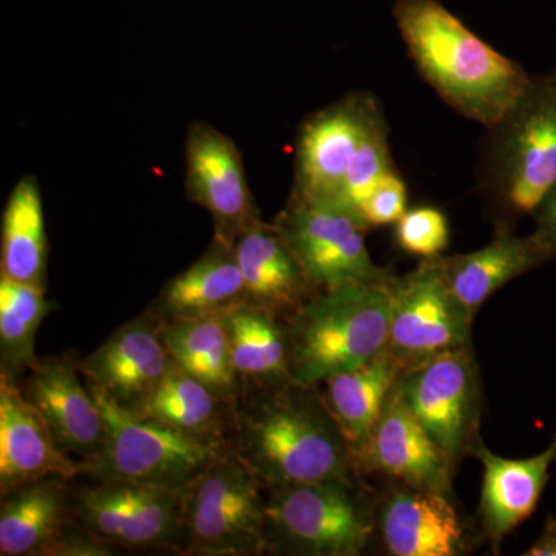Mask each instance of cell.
I'll return each instance as SVG.
<instances>
[{
    "label": "cell",
    "instance_id": "2e32d148",
    "mask_svg": "<svg viewBox=\"0 0 556 556\" xmlns=\"http://www.w3.org/2000/svg\"><path fill=\"white\" fill-rule=\"evenodd\" d=\"M353 463L357 475H386L402 485L445 495L452 489V464L402 401L397 383Z\"/></svg>",
    "mask_w": 556,
    "mask_h": 556
},
{
    "label": "cell",
    "instance_id": "7402d4cb",
    "mask_svg": "<svg viewBox=\"0 0 556 556\" xmlns=\"http://www.w3.org/2000/svg\"><path fill=\"white\" fill-rule=\"evenodd\" d=\"M555 255L533 233L521 237L508 225H497L484 248L468 254L439 257L442 273L457 300L471 314L515 278L552 262Z\"/></svg>",
    "mask_w": 556,
    "mask_h": 556
},
{
    "label": "cell",
    "instance_id": "44dd1931",
    "mask_svg": "<svg viewBox=\"0 0 556 556\" xmlns=\"http://www.w3.org/2000/svg\"><path fill=\"white\" fill-rule=\"evenodd\" d=\"M380 530L394 556H457L466 551V535L450 495L404 485L380 508Z\"/></svg>",
    "mask_w": 556,
    "mask_h": 556
},
{
    "label": "cell",
    "instance_id": "52a82bcc",
    "mask_svg": "<svg viewBox=\"0 0 556 556\" xmlns=\"http://www.w3.org/2000/svg\"><path fill=\"white\" fill-rule=\"evenodd\" d=\"M90 390L104 416L105 439L100 456L83 467L80 477L119 479L185 492L228 444L131 415L101 391Z\"/></svg>",
    "mask_w": 556,
    "mask_h": 556
},
{
    "label": "cell",
    "instance_id": "f546056e",
    "mask_svg": "<svg viewBox=\"0 0 556 556\" xmlns=\"http://www.w3.org/2000/svg\"><path fill=\"white\" fill-rule=\"evenodd\" d=\"M394 170L386 116L369 129L351 160L334 204L357 215L380 179ZM361 218V217H358Z\"/></svg>",
    "mask_w": 556,
    "mask_h": 556
},
{
    "label": "cell",
    "instance_id": "5bb4252c",
    "mask_svg": "<svg viewBox=\"0 0 556 556\" xmlns=\"http://www.w3.org/2000/svg\"><path fill=\"white\" fill-rule=\"evenodd\" d=\"M22 396L38 409L58 447L80 467L100 456L105 422L100 404L73 353L39 357L38 365L17 380Z\"/></svg>",
    "mask_w": 556,
    "mask_h": 556
},
{
    "label": "cell",
    "instance_id": "ac0fdd59",
    "mask_svg": "<svg viewBox=\"0 0 556 556\" xmlns=\"http://www.w3.org/2000/svg\"><path fill=\"white\" fill-rule=\"evenodd\" d=\"M471 452L484 467L479 506L482 529L497 547L536 510L556 460V430L547 448L525 459L497 456L479 441Z\"/></svg>",
    "mask_w": 556,
    "mask_h": 556
},
{
    "label": "cell",
    "instance_id": "ba28073f",
    "mask_svg": "<svg viewBox=\"0 0 556 556\" xmlns=\"http://www.w3.org/2000/svg\"><path fill=\"white\" fill-rule=\"evenodd\" d=\"M72 503L76 521L118 552H181L182 490L79 477L72 481Z\"/></svg>",
    "mask_w": 556,
    "mask_h": 556
},
{
    "label": "cell",
    "instance_id": "d6986e66",
    "mask_svg": "<svg viewBox=\"0 0 556 556\" xmlns=\"http://www.w3.org/2000/svg\"><path fill=\"white\" fill-rule=\"evenodd\" d=\"M78 526L68 479L46 478L17 486L0 503V555L56 556L62 541Z\"/></svg>",
    "mask_w": 556,
    "mask_h": 556
},
{
    "label": "cell",
    "instance_id": "6da1fadb",
    "mask_svg": "<svg viewBox=\"0 0 556 556\" xmlns=\"http://www.w3.org/2000/svg\"><path fill=\"white\" fill-rule=\"evenodd\" d=\"M226 442L266 489L358 477L317 386L291 380L241 391Z\"/></svg>",
    "mask_w": 556,
    "mask_h": 556
},
{
    "label": "cell",
    "instance_id": "8fae6325",
    "mask_svg": "<svg viewBox=\"0 0 556 556\" xmlns=\"http://www.w3.org/2000/svg\"><path fill=\"white\" fill-rule=\"evenodd\" d=\"M399 394L455 468L478 442L479 379L470 348L405 369Z\"/></svg>",
    "mask_w": 556,
    "mask_h": 556
},
{
    "label": "cell",
    "instance_id": "3957f363",
    "mask_svg": "<svg viewBox=\"0 0 556 556\" xmlns=\"http://www.w3.org/2000/svg\"><path fill=\"white\" fill-rule=\"evenodd\" d=\"M479 159L482 192L500 225L533 215L556 182V67L532 76L525 97L486 129Z\"/></svg>",
    "mask_w": 556,
    "mask_h": 556
},
{
    "label": "cell",
    "instance_id": "9a60e30c",
    "mask_svg": "<svg viewBox=\"0 0 556 556\" xmlns=\"http://www.w3.org/2000/svg\"><path fill=\"white\" fill-rule=\"evenodd\" d=\"M174 365L161 339L159 320L149 309L121 325L89 356L79 358L87 386L130 413L144 405Z\"/></svg>",
    "mask_w": 556,
    "mask_h": 556
},
{
    "label": "cell",
    "instance_id": "30bf717a",
    "mask_svg": "<svg viewBox=\"0 0 556 556\" xmlns=\"http://www.w3.org/2000/svg\"><path fill=\"white\" fill-rule=\"evenodd\" d=\"M388 351L405 369L470 348V313L450 289L439 257L426 258L407 276L388 285Z\"/></svg>",
    "mask_w": 556,
    "mask_h": 556
},
{
    "label": "cell",
    "instance_id": "484cf974",
    "mask_svg": "<svg viewBox=\"0 0 556 556\" xmlns=\"http://www.w3.org/2000/svg\"><path fill=\"white\" fill-rule=\"evenodd\" d=\"M240 393L291 382L283 318L241 302L225 313Z\"/></svg>",
    "mask_w": 556,
    "mask_h": 556
},
{
    "label": "cell",
    "instance_id": "836d02e7",
    "mask_svg": "<svg viewBox=\"0 0 556 556\" xmlns=\"http://www.w3.org/2000/svg\"><path fill=\"white\" fill-rule=\"evenodd\" d=\"M527 556H556V517H548L543 532L526 552Z\"/></svg>",
    "mask_w": 556,
    "mask_h": 556
},
{
    "label": "cell",
    "instance_id": "4dcf8cb0",
    "mask_svg": "<svg viewBox=\"0 0 556 556\" xmlns=\"http://www.w3.org/2000/svg\"><path fill=\"white\" fill-rule=\"evenodd\" d=\"M399 248L422 260L441 257L448 247V222L439 208H409L396 223Z\"/></svg>",
    "mask_w": 556,
    "mask_h": 556
},
{
    "label": "cell",
    "instance_id": "9c48e42d",
    "mask_svg": "<svg viewBox=\"0 0 556 556\" xmlns=\"http://www.w3.org/2000/svg\"><path fill=\"white\" fill-rule=\"evenodd\" d=\"M274 225L317 292L348 285L387 287L393 281L369 255L367 226L338 204L289 197Z\"/></svg>",
    "mask_w": 556,
    "mask_h": 556
},
{
    "label": "cell",
    "instance_id": "603a6c76",
    "mask_svg": "<svg viewBox=\"0 0 556 556\" xmlns=\"http://www.w3.org/2000/svg\"><path fill=\"white\" fill-rule=\"evenodd\" d=\"M244 302V283L233 247L212 240L188 269L161 289L149 306L160 321L188 320L225 314Z\"/></svg>",
    "mask_w": 556,
    "mask_h": 556
},
{
    "label": "cell",
    "instance_id": "ffe728a7",
    "mask_svg": "<svg viewBox=\"0 0 556 556\" xmlns=\"http://www.w3.org/2000/svg\"><path fill=\"white\" fill-rule=\"evenodd\" d=\"M244 283V302L287 318L316 289L274 223L258 222L233 243Z\"/></svg>",
    "mask_w": 556,
    "mask_h": 556
},
{
    "label": "cell",
    "instance_id": "d4e9b609",
    "mask_svg": "<svg viewBox=\"0 0 556 556\" xmlns=\"http://www.w3.org/2000/svg\"><path fill=\"white\" fill-rule=\"evenodd\" d=\"M49 237L38 179L25 175L11 189L0 228V277L46 287Z\"/></svg>",
    "mask_w": 556,
    "mask_h": 556
},
{
    "label": "cell",
    "instance_id": "8992f818",
    "mask_svg": "<svg viewBox=\"0 0 556 556\" xmlns=\"http://www.w3.org/2000/svg\"><path fill=\"white\" fill-rule=\"evenodd\" d=\"M266 554V486L226 444L185 490L179 555Z\"/></svg>",
    "mask_w": 556,
    "mask_h": 556
},
{
    "label": "cell",
    "instance_id": "5b68a950",
    "mask_svg": "<svg viewBox=\"0 0 556 556\" xmlns=\"http://www.w3.org/2000/svg\"><path fill=\"white\" fill-rule=\"evenodd\" d=\"M375 526L357 478L266 489V554L357 556Z\"/></svg>",
    "mask_w": 556,
    "mask_h": 556
},
{
    "label": "cell",
    "instance_id": "cb8c5ba5",
    "mask_svg": "<svg viewBox=\"0 0 556 556\" xmlns=\"http://www.w3.org/2000/svg\"><path fill=\"white\" fill-rule=\"evenodd\" d=\"M404 371L402 362L387 348L371 361L318 383L329 415L338 424L351 455L367 441Z\"/></svg>",
    "mask_w": 556,
    "mask_h": 556
},
{
    "label": "cell",
    "instance_id": "83f0119b",
    "mask_svg": "<svg viewBox=\"0 0 556 556\" xmlns=\"http://www.w3.org/2000/svg\"><path fill=\"white\" fill-rule=\"evenodd\" d=\"M233 402L215 393L177 364L137 413L193 437L226 441Z\"/></svg>",
    "mask_w": 556,
    "mask_h": 556
},
{
    "label": "cell",
    "instance_id": "7c38bea8",
    "mask_svg": "<svg viewBox=\"0 0 556 556\" xmlns=\"http://www.w3.org/2000/svg\"><path fill=\"white\" fill-rule=\"evenodd\" d=\"M382 116L364 91L311 115L299 134L291 199L334 203L358 144Z\"/></svg>",
    "mask_w": 556,
    "mask_h": 556
},
{
    "label": "cell",
    "instance_id": "7a4b0ae2",
    "mask_svg": "<svg viewBox=\"0 0 556 556\" xmlns=\"http://www.w3.org/2000/svg\"><path fill=\"white\" fill-rule=\"evenodd\" d=\"M394 20L428 86L485 129L500 123L532 83L518 62L490 47L438 0H397Z\"/></svg>",
    "mask_w": 556,
    "mask_h": 556
},
{
    "label": "cell",
    "instance_id": "e0dca14e",
    "mask_svg": "<svg viewBox=\"0 0 556 556\" xmlns=\"http://www.w3.org/2000/svg\"><path fill=\"white\" fill-rule=\"evenodd\" d=\"M83 475L65 455L38 409L22 396L17 380L0 372V496L46 478L73 481Z\"/></svg>",
    "mask_w": 556,
    "mask_h": 556
},
{
    "label": "cell",
    "instance_id": "4316f807",
    "mask_svg": "<svg viewBox=\"0 0 556 556\" xmlns=\"http://www.w3.org/2000/svg\"><path fill=\"white\" fill-rule=\"evenodd\" d=\"M164 345L179 368L206 383L219 396L236 401L240 380L233 367L225 314L160 321Z\"/></svg>",
    "mask_w": 556,
    "mask_h": 556
},
{
    "label": "cell",
    "instance_id": "277c9868",
    "mask_svg": "<svg viewBox=\"0 0 556 556\" xmlns=\"http://www.w3.org/2000/svg\"><path fill=\"white\" fill-rule=\"evenodd\" d=\"M283 321L292 382L316 387L387 350L388 285L317 292Z\"/></svg>",
    "mask_w": 556,
    "mask_h": 556
},
{
    "label": "cell",
    "instance_id": "1f68e13d",
    "mask_svg": "<svg viewBox=\"0 0 556 556\" xmlns=\"http://www.w3.org/2000/svg\"><path fill=\"white\" fill-rule=\"evenodd\" d=\"M407 200V185L396 170H391L380 179L365 201L358 217L368 229L396 225L399 218L408 211Z\"/></svg>",
    "mask_w": 556,
    "mask_h": 556
},
{
    "label": "cell",
    "instance_id": "d6a6232c",
    "mask_svg": "<svg viewBox=\"0 0 556 556\" xmlns=\"http://www.w3.org/2000/svg\"><path fill=\"white\" fill-rule=\"evenodd\" d=\"M533 217H535L533 236L556 257V182L541 201Z\"/></svg>",
    "mask_w": 556,
    "mask_h": 556
},
{
    "label": "cell",
    "instance_id": "4fadbf2b",
    "mask_svg": "<svg viewBox=\"0 0 556 556\" xmlns=\"http://www.w3.org/2000/svg\"><path fill=\"white\" fill-rule=\"evenodd\" d=\"M186 193L211 215L214 240L229 247H233L244 230L262 222L239 148L232 138L211 124L193 123L189 127Z\"/></svg>",
    "mask_w": 556,
    "mask_h": 556
},
{
    "label": "cell",
    "instance_id": "f1b7e54d",
    "mask_svg": "<svg viewBox=\"0 0 556 556\" xmlns=\"http://www.w3.org/2000/svg\"><path fill=\"white\" fill-rule=\"evenodd\" d=\"M53 309L46 287L0 277V372L20 380L38 365L36 334Z\"/></svg>",
    "mask_w": 556,
    "mask_h": 556
}]
</instances>
